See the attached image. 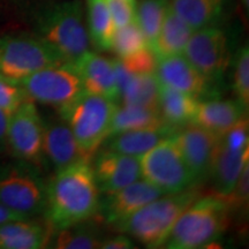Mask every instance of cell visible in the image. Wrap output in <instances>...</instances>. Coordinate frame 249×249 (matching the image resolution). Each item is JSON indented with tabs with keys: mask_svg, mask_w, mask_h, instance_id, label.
Wrapping results in <instances>:
<instances>
[{
	"mask_svg": "<svg viewBox=\"0 0 249 249\" xmlns=\"http://www.w3.org/2000/svg\"><path fill=\"white\" fill-rule=\"evenodd\" d=\"M101 193L91 165L81 160L55 171L46 182L44 213L52 231L87 222L96 216Z\"/></svg>",
	"mask_w": 249,
	"mask_h": 249,
	"instance_id": "obj_1",
	"label": "cell"
},
{
	"mask_svg": "<svg viewBox=\"0 0 249 249\" xmlns=\"http://www.w3.org/2000/svg\"><path fill=\"white\" fill-rule=\"evenodd\" d=\"M198 196L201 192L197 186L164 194L149 202L113 230L129 235L147 248L164 247L174 224Z\"/></svg>",
	"mask_w": 249,
	"mask_h": 249,
	"instance_id": "obj_2",
	"label": "cell"
},
{
	"mask_svg": "<svg viewBox=\"0 0 249 249\" xmlns=\"http://www.w3.org/2000/svg\"><path fill=\"white\" fill-rule=\"evenodd\" d=\"M231 208L222 196H198L174 224L164 248L198 249L216 242L229 225Z\"/></svg>",
	"mask_w": 249,
	"mask_h": 249,
	"instance_id": "obj_3",
	"label": "cell"
},
{
	"mask_svg": "<svg viewBox=\"0 0 249 249\" xmlns=\"http://www.w3.org/2000/svg\"><path fill=\"white\" fill-rule=\"evenodd\" d=\"M37 37L60 55L74 62L89 51L90 38L81 0H67L45 8L36 24Z\"/></svg>",
	"mask_w": 249,
	"mask_h": 249,
	"instance_id": "obj_4",
	"label": "cell"
},
{
	"mask_svg": "<svg viewBox=\"0 0 249 249\" xmlns=\"http://www.w3.org/2000/svg\"><path fill=\"white\" fill-rule=\"evenodd\" d=\"M117 105L118 103L103 96L83 91L57 110L59 117L70 126L88 160H91L108 136Z\"/></svg>",
	"mask_w": 249,
	"mask_h": 249,
	"instance_id": "obj_5",
	"label": "cell"
},
{
	"mask_svg": "<svg viewBox=\"0 0 249 249\" xmlns=\"http://www.w3.org/2000/svg\"><path fill=\"white\" fill-rule=\"evenodd\" d=\"M46 182L38 167L17 161L0 167V203L26 218L43 213Z\"/></svg>",
	"mask_w": 249,
	"mask_h": 249,
	"instance_id": "obj_6",
	"label": "cell"
},
{
	"mask_svg": "<svg viewBox=\"0 0 249 249\" xmlns=\"http://www.w3.org/2000/svg\"><path fill=\"white\" fill-rule=\"evenodd\" d=\"M141 178L164 194L179 193L198 186L173 135L139 157Z\"/></svg>",
	"mask_w": 249,
	"mask_h": 249,
	"instance_id": "obj_7",
	"label": "cell"
},
{
	"mask_svg": "<svg viewBox=\"0 0 249 249\" xmlns=\"http://www.w3.org/2000/svg\"><path fill=\"white\" fill-rule=\"evenodd\" d=\"M64 62L60 55L37 36L0 37V74L21 83L42 68Z\"/></svg>",
	"mask_w": 249,
	"mask_h": 249,
	"instance_id": "obj_8",
	"label": "cell"
},
{
	"mask_svg": "<svg viewBox=\"0 0 249 249\" xmlns=\"http://www.w3.org/2000/svg\"><path fill=\"white\" fill-rule=\"evenodd\" d=\"M28 99L60 108L81 92L83 86L73 62H59L35 71L20 83Z\"/></svg>",
	"mask_w": 249,
	"mask_h": 249,
	"instance_id": "obj_9",
	"label": "cell"
},
{
	"mask_svg": "<svg viewBox=\"0 0 249 249\" xmlns=\"http://www.w3.org/2000/svg\"><path fill=\"white\" fill-rule=\"evenodd\" d=\"M248 117L220 136L209 179L217 195L231 194L239 177L249 164Z\"/></svg>",
	"mask_w": 249,
	"mask_h": 249,
	"instance_id": "obj_10",
	"label": "cell"
},
{
	"mask_svg": "<svg viewBox=\"0 0 249 249\" xmlns=\"http://www.w3.org/2000/svg\"><path fill=\"white\" fill-rule=\"evenodd\" d=\"M44 120L30 99L9 116L6 149L18 161L39 167L45 164L43 154Z\"/></svg>",
	"mask_w": 249,
	"mask_h": 249,
	"instance_id": "obj_11",
	"label": "cell"
},
{
	"mask_svg": "<svg viewBox=\"0 0 249 249\" xmlns=\"http://www.w3.org/2000/svg\"><path fill=\"white\" fill-rule=\"evenodd\" d=\"M182 54L216 86L231 61L229 38L225 31L217 26L194 30Z\"/></svg>",
	"mask_w": 249,
	"mask_h": 249,
	"instance_id": "obj_12",
	"label": "cell"
},
{
	"mask_svg": "<svg viewBox=\"0 0 249 249\" xmlns=\"http://www.w3.org/2000/svg\"><path fill=\"white\" fill-rule=\"evenodd\" d=\"M102 195L96 216L103 224L113 229L164 193L141 178L118 191Z\"/></svg>",
	"mask_w": 249,
	"mask_h": 249,
	"instance_id": "obj_13",
	"label": "cell"
},
{
	"mask_svg": "<svg viewBox=\"0 0 249 249\" xmlns=\"http://www.w3.org/2000/svg\"><path fill=\"white\" fill-rule=\"evenodd\" d=\"M173 139L198 185L209 179L220 136L189 124L177 130Z\"/></svg>",
	"mask_w": 249,
	"mask_h": 249,
	"instance_id": "obj_14",
	"label": "cell"
},
{
	"mask_svg": "<svg viewBox=\"0 0 249 249\" xmlns=\"http://www.w3.org/2000/svg\"><path fill=\"white\" fill-rule=\"evenodd\" d=\"M90 165L101 194L111 193L141 179L139 157L101 148Z\"/></svg>",
	"mask_w": 249,
	"mask_h": 249,
	"instance_id": "obj_15",
	"label": "cell"
},
{
	"mask_svg": "<svg viewBox=\"0 0 249 249\" xmlns=\"http://www.w3.org/2000/svg\"><path fill=\"white\" fill-rule=\"evenodd\" d=\"M155 74L161 85L191 95L200 101L209 98L216 91V85L196 70L183 54L158 59Z\"/></svg>",
	"mask_w": 249,
	"mask_h": 249,
	"instance_id": "obj_16",
	"label": "cell"
},
{
	"mask_svg": "<svg viewBox=\"0 0 249 249\" xmlns=\"http://www.w3.org/2000/svg\"><path fill=\"white\" fill-rule=\"evenodd\" d=\"M73 64L82 81L83 91L103 96L116 103L120 101L114 60L87 51Z\"/></svg>",
	"mask_w": 249,
	"mask_h": 249,
	"instance_id": "obj_17",
	"label": "cell"
},
{
	"mask_svg": "<svg viewBox=\"0 0 249 249\" xmlns=\"http://www.w3.org/2000/svg\"><path fill=\"white\" fill-rule=\"evenodd\" d=\"M43 154L45 163H49L55 171L77 161L88 160L70 126L61 118L44 121Z\"/></svg>",
	"mask_w": 249,
	"mask_h": 249,
	"instance_id": "obj_18",
	"label": "cell"
},
{
	"mask_svg": "<svg viewBox=\"0 0 249 249\" xmlns=\"http://www.w3.org/2000/svg\"><path fill=\"white\" fill-rule=\"evenodd\" d=\"M247 112L248 108L236 98L202 99L198 102L192 124L223 136L247 117Z\"/></svg>",
	"mask_w": 249,
	"mask_h": 249,
	"instance_id": "obj_19",
	"label": "cell"
},
{
	"mask_svg": "<svg viewBox=\"0 0 249 249\" xmlns=\"http://www.w3.org/2000/svg\"><path fill=\"white\" fill-rule=\"evenodd\" d=\"M176 132L177 130L166 124L151 128L126 130L108 135L101 148L134 157H141L163 140L172 136Z\"/></svg>",
	"mask_w": 249,
	"mask_h": 249,
	"instance_id": "obj_20",
	"label": "cell"
},
{
	"mask_svg": "<svg viewBox=\"0 0 249 249\" xmlns=\"http://www.w3.org/2000/svg\"><path fill=\"white\" fill-rule=\"evenodd\" d=\"M51 229L31 218L0 225V249H40L49 245Z\"/></svg>",
	"mask_w": 249,
	"mask_h": 249,
	"instance_id": "obj_21",
	"label": "cell"
},
{
	"mask_svg": "<svg viewBox=\"0 0 249 249\" xmlns=\"http://www.w3.org/2000/svg\"><path fill=\"white\" fill-rule=\"evenodd\" d=\"M200 99L160 83L158 111L166 126L179 130L192 124Z\"/></svg>",
	"mask_w": 249,
	"mask_h": 249,
	"instance_id": "obj_22",
	"label": "cell"
},
{
	"mask_svg": "<svg viewBox=\"0 0 249 249\" xmlns=\"http://www.w3.org/2000/svg\"><path fill=\"white\" fill-rule=\"evenodd\" d=\"M170 7L193 30L216 26L223 17L226 0H172Z\"/></svg>",
	"mask_w": 249,
	"mask_h": 249,
	"instance_id": "obj_23",
	"label": "cell"
},
{
	"mask_svg": "<svg viewBox=\"0 0 249 249\" xmlns=\"http://www.w3.org/2000/svg\"><path fill=\"white\" fill-rule=\"evenodd\" d=\"M194 30L169 7L164 22L150 48L157 58L182 54Z\"/></svg>",
	"mask_w": 249,
	"mask_h": 249,
	"instance_id": "obj_24",
	"label": "cell"
},
{
	"mask_svg": "<svg viewBox=\"0 0 249 249\" xmlns=\"http://www.w3.org/2000/svg\"><path fill=\"white\" fill-rule=\"evenodd\" d=\"M87 28L96 50L111 51L117 28L107 0H87Z\"/></svg>",
	"mask_w": 249,
	"mask_h": 249,
	"instance_id": "obj_25",
	"label": "cell"
},
{
	"mask_svg": "<svg viewBox=\"0 0 249 249\" xmlns=\"http://www.w3.org/2000/svg\"><path fill=\"white\" fill-rule=\"evenodd\" d=\"M164 124L158 108L118 103L111 121L108 135L126 130L160 127Z\"/></svg>",
	"mask_w": 249,
	"mask_h": 249,
	"instance_id": "obj_26",
	"label": "cell"
},
{
	"mask_svg": "<svg viewBox=\"0 0 249 249\" xmlns=\"http://www.w3.org/2000/svg\"><path fill=\"white\" fill-rule=\"evenodd\" d=\"M160 81L156 74L130 75L120 89L121 104L158 108Z\"/></svg>",
	"mask_w": 249,
	"mask_h": 249,
	"instance_id": "obj_27",
	"label": "cell"
},
{
	"mask_svg": "<svg viewBox=\"0 0 249 249\" xmlns=\"http://www.w3.org/2000/svg\"><path fill=\"white\" fill-rule=\"evenodd\" d=\"M87 222L65 227L51 234L50 247L57 249H96L101 248L103 236L95 226Z\"/></svg>",
	"mask_w": 249,
	"mask_h": 249,
	"instance_id": "obj_28",
	"label": "cell"
},
{
	"mask_svg": "<svg viewBox=\"0 0 249 249\" xmlns=\"http://www.w3.org/2000/svg\"><path fill=\"white\" fill-rule=\"evenodd\" d=\"M169 7V0H141L136 4V23L149 46L152 45L160 33Z\"/></svg>",
	"mask_w": 249,
	"mask_h": 249,
	"instance_id": "obj_29",
	"label": "cell"
},
{
	"mask_svg": "<svg viewBox=\"0 0 249 249\" xmlns=\"http://www.w3.org/2000/svg\"><path fill=\"white\" fill-rule=\"evenodd\" d=\"M147 46H149L147 39L135 20L126 26L117 28L111 50L116 52L118 58H123Z\"/></svg>",
	"mask_w": 249,
	"mask_h": 249,
	"instance_id": "obj_30",
	"label": "cell"
},
{
	"mask_svg": "<svg viewBox=\"0 0 249 249\" xmlns=\"http://www.w3.org/2000/svg\"><path fill=\"white\" fill-rule=\"evenodd\" d=\"M233 91L246 107H249V48L242 46L236 52L233 66Z\"/></svg>",
	"mask_w": 249,
	"mask_h": 249,
	"instance_id": "obj_31",
	"label": "cell"
},
{
	"mask_svg": "<svg viewBox=\"0 0 249 249\" xmlns=\"http://www.w3.org/2000/svg\"><path fill=\"white\" fill-rule=\"evenodd\" d=\"M124 70L132 75L155 74L157 70L158 58L150 46L134 52L123 58H117Z\"/></svg>",
	"mask_w": 249,
	"mask_h": 249,
	"instance_id": "obj_32",
	"label": "cell"
},
{
	"mask_svg": "<svg viewBox=\"0 0 249 249\" xmlns=\"http://www.w3.org/2000/svg\"><path fill=\"white\" fill-rule=\"evenodd\" d=\"M26 101L28 97L20 83L0 74V108L11 116Z\"/></svg>",
	"mask_w": 249,
	"mask_h": 249,
	"instance_id": "obj_33",
	"label": "cell"
},
{
	"mask_svg": "<svg viewBox=\"0 0 249 249\" xmlns=\"http://www.w3.org/2000/svg\"><path fill=\"white\" fill-rule=\"evenodd\" d=\"M225 198L231 210L245 211L247 209L249 201V164L242 170L231 194L227 195Z\"/></svg>",
	"mask_w": 249,
	"mask_h": 249,
	"instance_id": "obj_34",
	"label": "cell"
},
{
	"mask_svg": "<svg viewBox=\"0 0 249 249\" xmlns=\"http://www.w3.org/2000/svg\"><path fill=\"white\" fill-rule=\"evenodd\" d=\"M116 28L126 26L136 20V4L128 0H107Z\"/></svg>",
	"mask_w": 249,
	"mask_h": 249,
	"instance_id": "obj_35",
	"label": "cell"
},
{
	"mask_svg": "<svg viewBox=\"0 0 249 249\" xmlns=\"http://www.w3.org/2000/svg\"><path fill=\"white\" fill-rule=\"evenodd\" d=\"M102 249H133L136 248L133 239L129 235L120 233L118 235L103 239L101 244Z\"/></svg>",
	"mask_w": 249,
	"mask_h": 249,
	"instance_id": "obj_36",
	"label": "cell"
},
{
	"mask_svg": "<svg viewBox=\"0 0 249 249\" xmlns=\"http://www.w3.org/2000/svg\"><path fill=\"white\" fill-rule=\"evenodd\" d=\"M9 114L0 108V152L6 149V139H7V127H8Z\"/></svg>",
	"mask_w": 249,
	"mask_h": 249,
	"instance_id": "obj_37",
	"label": "cell"
},
{
	"mask_svg": "<svg viewBox=\"0 0 249 249\" xmlns=\"http://www.w3.org/2000/svg\"><path fill=\"white\" fill-rule=\"evenodd\" d=\"M26 217L21 216L14 211L9 210L8 208H6L4 204L0 203V225L4 223L11 222V220H17V219H24Z\"/></svg>",
	"mask_w": 249,
	"mask_h": 249,
	"instance_id": "obj_38",
	"label": "cell"
},
{
	"mask_svg": "<svg viewBox=\"0 0 249 249\" xmlns=\"http://www.w3.org/2000/svg\"><path fill=\"white\" fill-rule=\"evenodd\" d=\"M242 4H244V6H246V8L248 9V6H249V0H241Z\"/></svg>",
	"mask_w": 249,
	"mask_h": 249,
	"instance_id": "obj_39",
	"label": "cell"
},
{
	"mask_svg": "<svg viewBox=\"0 0 249 249\" xmlns=\"http://www.w3.org/2000/svg\"><path fill=\"white\" fill-rule=\"evenodd\" d=\"M130 2H134V4H136V0H128Z\"/></svg>",
	"mask_w": 249,
	"mask_h": 249,
	"instance_id": "obj_40",
	"label": "cell"
}]
</instances>
